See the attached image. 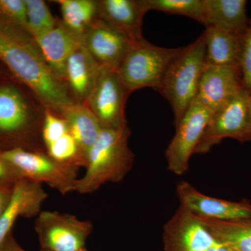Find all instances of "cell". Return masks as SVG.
<instances>
[{"mask_svg":"<svg viewBox=\"0 0 251 251\" xmlns=\"http://www.w3.org/2000/svg\"><path fill=\"white\" fill-rule=\"evenodd\" d=\"M0 60L46 108L59 114L74 102L65 83L49 67L33 38L27 31L1 21Z\"/></svg>","mask_w":251,"mask_h":251,"instance_id":"cell-1","label":"cell"},{"mask_svg":"<svg viewBox=\"0 0 251 251\" xmlns=\"http://www.w3.org/2000/svg\"><path fill=\"white\" fill-rule=\"evenodd\" d=\"M128 126L118 129L102 128L87 153L86 171L77 179L75 192L92 194L108 183H119L133 168L134 153L128 146Z\"/></svg>","mask_w":251,"mask_h":251,"instance_id":"cell-2","label":"cell"},{"mask_svg":"<svg viewBox=\"0 0 251 251\" xmlns=\"http://www.w3.org/2000/svg\"><path fill=\"white\" fill-rule=\"evenodd\" d=\"M206 46L204 34L173 61L167 71L158 92L171 104L176 126L197 96L205 67Z\"/></svg>","mask_w":251,"mask_h":251,"instance_id":"cell-3","label":"cell"},{"mask_svg":"<svg viewBox=\"0 0 251 251\" xmlns=\"http://www.w3.org/2000/svg\"><path fill=\"white\" fill-rule=\"evenodd\" d=\"M184 47L167 49L144 39L134 46L117 68V72L128 94L145 87L158 91L168 68Z\"/></svg>","mask_w":251,"mask_h":251,"instance_id":"cell-4","label":"cell"},{"mask_svg":"<svg viewBox=\"0 0 251 251\" xmlns=\"http://www.w3.org/2000/svg\"><path fill=\"white\" fill-rule=\"evenodd\" d=\"M1 154L21 179L47 184L62 195L75 192L79 178L77 167L56 161L45 151L21 147L1 151Z\"/></svg>","mask_w":251,"mask_h":251,"instance_id":"cell-5","label":"cell"},{"mask_svg":"<svg viewBox=\"0 0 251 251\" xmlns=\"http://www.w3.org/2000/svg\"><path fill=\"white\" fill-rule=\"evenodd\" d=\"M36 233L42 250L80 251L93 231V224L55 211H41L36 218Z\"/></svg>","mask_w":251,"mask_h":251,"instance_id":"cell-6","label":"cell"},{"mask_svg":"<svg viewBox=\"0 0 251 251\" xmlns=\"http://www.w3.org/2000/svg\"><path fill=\"white\" fill-rule=\"evenodd\" d=\"M250 91L243 88L224 106L214 112L195 150L194 154H204L226 138L245 142Z\"/></svg>","mask_w":251,"mask_h":251,"instance_id":"cell-7","label":"cell"},{"mask_svg":"<svg viewBox=\"0 0 251 251\" xmlns=\"http://www.w3.org/2000/svg\"><path fill=\"white\" fill-rule=\"evenodd\" d=\"M129 94L114 68L100 67V72L87 105L102 128L118 129L127 125L125 105Z\"/></svg>","mask_w":251,"mask_h":251,"instance_id":"cell-8","label":"cell"},{"mask_svg":"<svg viewBox=\"0 0 251 251\" xmlns=\"http://www.w3.org/2000/svg\"><path fill=\"white\" fill-rule=\"evenodd\" d=\"M211 116L209 110L194 100L175 126L176 132L166 151L168 168L173 174L181 175L188 171L190 158Z\"/></svg>","mask_w":251,"mask_h":251,"instance_id":"cell-9","label":"cell"},{"mask_svg":"<svg viewBox=\"0 0 251 251\" xmlns=\"http://www.w3.org/2000/svg\"><path fill=\"white\" fill-rule=\"evenodd\" d=\"M166 251H205L219 244L197 216L179 206L163 227Z\"/></svg>","mask_w":251,"mask_h":251,"instance_id":"cell-10","label":"cell"},{"mask_svg":"<svg viewBox=\"0 0 251 251\" xmlns=\"http://www.w3.org/2000/svg\"><path fill=\"white\" fill-rule=\"evenodd\" d=\"M180 206L188 209L198 217L220 221H231L251 218V204L247 201L232 202L200 192L186 181L176 187Z\"/></svg>","mask_w":251,"mask_h":251,"instance_id":"cell-11","label":"cell"},{"mask_svg":"<svg viewBox=\"0 0 251 251\" xmlns=\"http://www.w3.org/2000/svg\"><path fill=\"white\" fill-rule=\"evenodd\" d=\"M82 44L100 67L117 69L135 42L97 18L82 36Z\"/></svg>","mask_w":251,"mask_h":251,"instance_id":"cell-12","label":"cell"},{"mask_svg":"<svg viewBox=\"0 0 251 251\" xmlns=\"http://www.w3.org/2000/svg\"><path fill=\"white\" fill-rule=\"evenodd\" d=\"M244 87L239 71L205 65L194 100L213 115Z\"/></svg>","mask_w":251,"mask_h":251,"instance_id":"cell-13","label":"cell"},{"mask_svg":"<svg viewBox=\"0 0 251 251\" xmlns=\"http://www.w3.org/2000/svg\"><path fill=\"white\" fill-rule=\"evenodd\" d=\"M47 198L42 184L25 179L15 183L9 204L0 217V249L11 234L16 220L39 215Z\"/></svg>","mask_w":251,"mask_h":251,"instance_id":"cell-14","label":"cell"},{"mask_svg":"<svg viewBox=\"0 0 251 251\" xmlns=\"http://www.w3.org/2000/svg\"><path fill=\"white\" fill-rule=\"evenodd\" d=\"M98 18L135 43L144 40L142 25L148 11L141 0L98 1Z\"/></svg>","mask_w":251,"mask_h":251,"instance_id":"cell-15","label":"cell"},{"mask_svg":"<svg viewBox=\"0 0 251 251\" xmlns=\"http://www.w3.org/2000/svg\"><path fill=\"white\" fill-rule=\"evenodd\" d=\"M34 40L51 70L64 82L68 59L82 44V38L66 27L62 21H57L52 30Z\"/></svg>","mask_w":251,"mask_h":251,"instance_id":"cell-16","label":"cell"},{"mask_svg":"<svg viewBox=\"0 0 251 251\" xmlns=\"http://www.w3.org/2000/svg\"><path fill=\"white\" fill-rule=\"evenodd\" d=\"M100 69L83 44L79 46L68 59L64 83L79 103H87L97 82Z\"/></svg>","mask_w":251,"mask_h":251,"instance_id":"cell-17","label":"cell"},{"mask_svg":"<svg viewBox=\"0 0 251 251\" xmlns=\"http://www.w3.org/2000/svg\"><path fill=\"white\" fill-rule=\"evenodd\" d=\"M203 34L206 65L232 68L241 72L242 35L211 26L206 27Z\"/></svg>","mask_w":251,"mask_h":251,"instance_id":"cell-18","label":"cell"},{"mask_svg":"<svg viewBox=\"0 0 251 251\" xmlns=\"http://www.w3.org/2000/svg\"><path fill=\"white\" fill-rule=\"evenodd\" d=\"M246 0H204V23L233 34L243 35L250 18Z\"/></svg>","mask_w":251,"mask_h":251,"instance_id":"cell-19","label":"cell"},{"mask_svg":"<svg viewBox=\"0 0 251 251\" xmlns=\"http://www.w3.org/2000/svg\"><path fill=\"white\" fill-rule=\"evenodd\" d=\"M59 114L67 122L87 163V153L102 130L99 120L87 104L79 102L69 104Z\"/></svg>","mask_w":251,"mask_h":251,"instance_id":"cell-20","label":"cell"},{"mask_svg":"<svg viewBox=\"0 0 251 251\" xmlns=\"http://www.w3.org/2000/svg\"><path fill=\"white\" fill-rule=\"evenodd\" d=\"M30 112L24 97L11 85L0 87V134L13 135L29 128Z\"/></svg>","mask_w":251,"mask_h":251,"instance_id":"cell-21","label":"cell"},{"mask_svg":"<svg viewBox=\"0 0 251 251\" xmlns=\"http://www.w3.org/2000/svg\"><path fill=\"white\" fill-rule=\"evenodd\" d=\"M198 218L217 242L231 251H251V218L231 221Z\"/></svg>","mask_w":251,"mask_h":251,"instance_id":"cell-22","label":"cell"},{"mask_svg":"<svg viewBox=\"0 0 251 251\" xmlns=\"http://www.w3.org/2000/svg\"><path fill=\"white\" fill-rule=\"evenodd\" d=\"M62 13V22L77 35L81 36L98 18V1L57 0Z\"/></svg>","mask_w":251,"mask_h":251,"instance_id":"cell-23","label":"cell"},{"mask_svg":"<svg viewBox=\"0 0 251 251\" xmlns=\"http://www.w3.org/2000/svg\"><path fill=\"white\" fill-rule=\"evenodd\" d=\"M146 11L181 15L204 23V0H141Z\"/></svg>","mask_w":251,"mask_h":251,"instance_id":"cell-24","label":"cell"},{"mask_svg":"<svg viewBox=\"0 0 251 251\" xmlns=\"http://www.w3.org/2000/svg\"><path fill=\"white\" fill-rule=\"evenodd\" d=\"M27 14L26 31L35 39L52 30L57 21L42 0H25Z\"/></svg>","mask_w":251,"mask_h":251,"instance_id":"cell-25","label":"cell"},{"mask_svg":"<svg viewBox=\"0 0 251 251\" xmlns=\"http://www.w3.org/2000/svg\"><path fill=\"white\" fill-rule=\"evenodd\" d=\"M0 21L26 31L27 14L25 0H0Z\"/></svg>","mask_w":251,"mask_h":251,"instance_id":"cell-26","label":"cell"},{"mask_svg":"<svg viewBox=\"0 0 251 251\" xmlns=\"http://www.w3.org/2000/svg\"><path fill=\"white\" fill-rule=\"evenodd\" d=\"M241 74L244 87L251 91V18L247 31L242 35Z\"/></svg>","mask_w":251,"mask_h":251,"instance_id":"cell-27","label":"cell"},{"mask_svg":"<svg viewBox=\"0 0 251 251\" xmlns=\"http://www.w3.org/2000/svg\"><path fill=\"white\" fill-rule=\"evenodd\" d=\"M20 179H22L14 168L5 161L0 151V182L14 184Z\"/></svg>","mask_w":251,"mask_h":251,"instance_id":"cell-28","label":"cell"},{"mask_svg":"<svg viewBox=\"0 0 251 251\" xmlns=\"http://www.w3.org/2000/svg\"><path fill=\"white\" fill-rule=\"evenodd\" d=\"M14 184L0 182V217L9 204Z\"/></svg>","mask_w":251,"mask_h":251,"instance_id":"cell-29","label":"cell"},{"mask_svg":"<svg viewBox=\"0 0 251 251\" xmlns=\"http://www.w3.org/2000/svg\"><path fill=\"white\" fill-rule=\"evenodd\" d=\"M251 141V91L249 94V115H248V125L245 142Z\"/></svg>","mask_w":251,"mask_h":251,"instance_id":"cell-30","label":"cell"},{"mask_svg":"<svg viewBox=\"0 0 251 251\" xmlns=\"http://www.w3.org/2000/svg\"><path fill=\"white\" fill-rule=\"evenodd\" d=\"M15 242H16V241L14 240L12 236L10 234L5 241L2 247L0 249V251H13Z\"/></svg>","mask_w":251,"mask_h":251,"instance_id":"cell-31","label":"cell"},{"mask_svg":"<svg viewBox=\"0 0 251 251\" xmlns=\"http://www.w3.org/2000/svg\"><path fill=\"white\" fill-rule=\"evenodd\" d=\"M205 251H232L228 247L224 245V244H218L217 245L214 246V247L210 248V249H207Z\"/></svg>","mask_w":251,"mask_h":251,"instance_id":"cell-32","label":"cell"},{"mask_svg":"<svg viewBox=\"0 0 251 251\" xmlns=\"http://www.w3.org/2000/svg\"><path fill=\"white\" fill-rule=\"evenodd\" d=\"M13 251H25L24 249H23L22 248L20 247V246L18 245L17 243H16V242H15V244H14V249H13ZM39 251H48L42 250V249H41V250Z\"/></svg>","mask_w":251,"mask_h":251,"instance_id":"cell-33","label":"cell"},{"mask_svg":"<svg viewBox=\"0 0 251 251\" xmlns=\"http://www.w3.org/2000/svg\"><path fill=\"white\" fill-rule=\"evenodd\" d=\"M80 251H88L87 250V249H85V248H84V249H82V250H80Z\"/></svg>","mask_w":251,"mask_h":251,"instance_id":"cell-34","label":"cell"}]
</instances>
